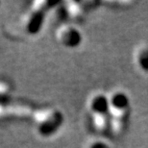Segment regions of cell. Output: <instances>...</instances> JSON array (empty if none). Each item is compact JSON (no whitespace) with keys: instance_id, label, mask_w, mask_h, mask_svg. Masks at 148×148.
I'll return each mask as SVG.
<instances>
[{"instance_id":"6da1fadb","label":"cell","mask_w":148,"mask_h":148,"mask_svg":"<svg viewBox=\"0 0 148 148\" xmlns=\"http://www.w3.org/2000/svg\"><path fill=\"white\" fill-rule=\"evenodd\" d=\"M92 110L95 111L97 114H105V112L108 110V101L105 97L100 96L98 98H95L92 102Z\"/></svg>"},{"instance_id":"7a4b0ae2","label":"cell","mask_w":148,"mask_h":148,"mask_svg":"<svg viewBox=\"0 0 148 148\" xmlns=\"http://www.w3.org/2000/svg\"><path fill=\"white\" fill-rule=\"evenodd\" d=\"M128 98L125 94L122 93H118L115 94L112 98V105L115 109H119V110H122V109H125L127 106H128Z\"/></svg>"},{"instance_id":"3957f363","label":"cell","mask_w":148,"mask_h":148,"mask_svg":"<svg viewBox=\"0 0 148 148\" xmlns=\"http://www.w3.org/2000/svg\"><path fill=\"white\" fill-rule=\"evenodd\" d=\"M138 61H140V66L144 70H148V50L141 52L140 58H138Z\"/></svg>"}]
</instances>
